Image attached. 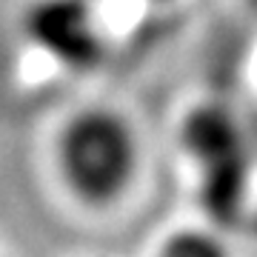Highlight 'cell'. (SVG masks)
Returning <instances> with one entry per match:
<instances>
[{
	"mask_svg": "<svg viewBox=\"0 0 257 257\" xmlns=\"http://www.w3.org/2000/svg\"><path fill=\"white\" fill-rule=\"evenodd\" d=\"M140 166L138 135L120 111L83 109L57 138V169L77 200L89 206L117 203Z\"/></svg>",
	"mask_w": 257,
	"mask_h": 257,
	"instance_id": "cell-1",
	"label": "cell"
},
{
	"mask_svg": "<svg viewBox=\"0 0 257 257\" xmlns=\"http://www.w3.org/2000/svg\"><path fill=\"white\" fill-rule=\"evenodd\" d=\"M23 29L29 40L63 69L89 72L103 60V32L89 0H35Z\"/></svg>",
	"mask_w": 257,
	"mask_h": 257,
	"instance_id": "cell-2",
	"label": "cell"
},
{
	"mask_svg": "<svg viewBox=\"0 0 257 257\" xmlns=\"http://www.w3.org/2000/svg\"><path fill=\"white\" fill-rule=\"evenodd\" d=\"M186 146L192 155H197L206 163H217L226 157H237L234 155V126L231 120L217 109H200L192 111V117L186 123Z\"/></svg>",
	"mask_w": 257,
	"mask_h": 257,
	"instance_id": "cell-3",
	"label": "cell"
},
{
	"mask_svg": "<svg viewBox=\"0 0 257 257\" xmlns=\"http://www.w3.org/2000/svg\"><path fill=\"white\" fill-rule=\"evenodd\" d=\"M157 257H229V248L209 231L183 229L166 240Z\"/></svg>",
	"mask_w": 257,
	"mask_h": 257,
	"instance_id": "cell-4",
	"label": "cell"
},
{
	"mask_svg": "<svg viewBox=\"0 0 257 257\" xmlns=\"http://www.w3.org/2000/svg\"><path fill=\"white\" fill-rule=\"evenodd\" d=\"M152 3H169V0H152Z\"/></svg>",
	"mask_w": 257,
	"mask_h": 257,
	"instance_id": "cell-5",
	"label": "cell"
},
{
	"mask_svg": "<svg viewBox=\"0 0 257 257\" xmlns=\"http://www.w3.org/2000/svg\"><path fill=\"white\" fill-rule=\"evenodd\" d=\"M254 226H257V214H254Z\"/></svg>",
	"mask_w": 257,
	"mask_h": 257,
	"instance_id": "cell-6",
	"label": "cell"
}]
</instances>
